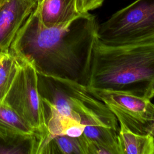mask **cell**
Masks as SVG:
<instances>
[{
    "label": "cell",
    "instance_id": "obj_17",
    "mask_svg": "<svg viewBox=\"0 0 154 154\" xmlns=\"http://www.w3.org/2000/svg\"><path fill=\"white\" fill-rule=\"evenodd\" d=\"M1 60H2V52H1V51H0V64H1Z\"/></svg>",
    "mask_w": 154,
    "mask_h": 154
},
{
    "label": "cell",
    "instance_id": "obj_11",
    "mask_svg": "<svg viewBox=\"0 0 154 154\" xmlns=\"http://www.w3.org/2000/svg\"><path fill=\"white\" fill-rule=\"evenodd\" d=\"M88 154L87 143L82 134L78 137L56 135L46 138L37 154Z\"/></svg>",
    "mask_w": 154,
    "mask_h": 154
},
{
    "label": "cell",
    "instance_id": "obj_9",
    "mask_svg": "<svg viewBox=\"0 0 154 154\" xmlns=\"http://www.w3.org/2000/svg\"><path fill=\"white\" fill-rule=\"evenodd\" d=\"M42 139L38 134H24L0 123V154H37Z\"/></svg>",
    "mask_w": 154,
    "mask_h": 154
},
{
    "label": "cell",
    "instance_id": "obj_3",
    "mask_svg": "<svg viewBox=\"0 0 154 154\" xmlns=\"http://www.w3.org/2000/svg\"><path fill=\"white\" fill-rule=\"evenodd\" d=\"M37 73L42 100L59 114L87 126H101L119 131L118 120L103 102L87 87L76 82Z\"/></svg>",
    "mask_w": 154,
    "mask_h": 154
},
{
    "label": "cell",
    "instance_id": "obj_2",
    "mask_svg": "<svg viewBox=\"0 0 154 154\" xmlns=\"http://www.w3.org/2000/svg\"><path fill=\"white\" fill-rule=\"evenodd\" d=\"M153 79L154 43L110 45L97 37L87 87L147 97Z\"/></svg>",
    "mask_w": 154,
    "mask_h": 154
},
{
    "label": "cell",
    "instance_id": "obj_5",
    "mask_svg": "<svg viewBox=\"0 0 154 154\" xmlns=\"http://www.w3.org/2000/svg\"><path fill=\"white\" fill-rule=\"evenodd\" d=\"M19 66L2 102L12 108L42 138L49 137L44 105L39 93L37 73L29 62L18 58Z\"/></svg>",
    "mask_w": 154,
    "mask_h": 154
},
{
    "label": "cell",
    "instance_id": "obj_19",
    "mask_svg": "<svg viewBox=\"0 0 154 154\" xmlns=\"http://www.w3.org/2000/svg\"><path fill=\"white\" fill-rule=\"evenodd\" d=\"M1 1H2V0H0V4H1Z\"/></svg>",
    "mask_w": 154,
    "mask_h": 154
},
{
    "label": "cell",
    "instance_id": "obj_18",
    "mask_svg": "<svg viewBox=\"0 0 154 154\" xmlns=\"http://www.w3.org/2000/svg\"><path fill=\"white\" fill-rule=\"evenodd\" d=\"M42 1V0H38V4H40Z\"/></svg>",
    "mask_w": 154,
    "mask_h": 154
},
{
    "label": "cell",
    "instance_id": "obj_8",
    "mask_svg": "<svg viewBox=\"0 0 154 154\" xmlns=\"http://www.w3.org/2000/svg\"><path fill=\"white\" fill-rule=\"evenodd\" d=\"M34 8L24 0H2L0 4V51L9 49L18 31Z\"/></svg>",
    "mask_w": 154,
    "mask_h": 154
},
{
    "label": "cell",
    "instance_id": "obj_15",
    "mask_svg": "<svg viewBox=\"0 0 154 154\" xmlns=\"http://www.w3.org/2000/svg\"><path fill=\"white\" fill-rule=\"evenodd\" d=\"M153 97H154V79L152 82V84L150 85V90L147 95V98L150 99H151Z\"/></svg>",
    "mask_w": 154,
    "mask_h": 154
},
{
    "label": "cell",
    "instance_id": "obj_16",
    "mask_svg": "<svg viewBox=\"0 0 154 154\" xmlns=\"http://www.w3.org/2000/svg\"><path fill=\"white\" fill-rule=\"evenodd\" d=\"M25 1H26V2L29 3V4L32 5L33 7H34L35 8L38 5V0H24Z\"/></svg>",
    "mask_w": 154,
    "mask_h": 154
},
{
    "label": "cell",
    "instance_id": "obj_12",
    "mask_svg": "<svg viewBox=\"0 0 154 154\" xmlns=\"http://www.w3.org/2000/svg\"><path fill=\"white\" fill-rule=\"evenodd\" d=\"M118 143L120 154H154V136L139 134L119 123Z\"/></svg>",
    "mask_w": 154,
    "mask_h": 154
},
{
    "label": "cell",
    "instance_id": "obj_4",
    "mask_svg": "<svg viewBox=\"0 0 154 154\" xmlns=\"http://www.w3.org/2000/svg\"><path fill=\"white\" fill-rule=\"evenodd\" d=\"M97 37L110 45L154 43V0H135L98 25Z\"/></svg>",
    "mask_w": 154,
    "mask_h": 154
},
{
    "label": "cell",
    "instance_id": "obj_7",
    "mask_svg": "<svg viewBox=\"0 0 154 154\" xmlns=\"http://www.w3.org/2000/svg\"><path fill=\"white\" fill-rule=\"evenodd\" d=\"M103 0H42L36 7L43 24L52 27L65 24L100 7Z\"/></svg>",
    "mask_w": 154,
    "mask_h": 154
},
{
    "label": "cell",
    "instance_id": "obj_14",
    "mask_svg": "<svg viewBox=\"0 0 154 154\" xmlns=\"http://www.w3.org/2000/svg\"><path fill=\"white\" fill-rule=\"evenodd\" d=\"M0 123L24 134H38L12 108L2 102H0Z\"/></svg>",
    "mask_w": 154,
    "mask_h": 154
},
{
    "label": "cell",
    "instance_id": "obj_10",
    "mask_svg": "<svg viewBox=\"0 0 154 154\" xmlns=\"http://www.w3.org/2000/svg\"><path fill=\"white\" fill-rule=\"evenodd\" d=\"M118 132L105 126H85L82 134L87 143L88 154H120Z\"/></svg>",
    "mask_w": 154,
    "mask_h": 154
},
{
    "label": "cell",
    "instance_id": "obj_1",
    "mask_svg": "<svg viewBox=\"0 0 154 154\" xmlns=\"http://www.w3.org/2000/svg\"><path fill=\"white\" fill-rule=\"evenodd\" d=\"M98 25L95 16L87 13L65 24L48 27L35 7L9 49L38 73L88 87Z\"/></svg>",
    "mask_w": 154,
    "mask_h": 154
},
{
    "label": "cell",
    "instance_id": "obj_13",
    "mask_svg": "<svg viewBox=\"0 0 154 154\" xmlns=\"http://www.w3.org/2000/svg\"><path fill=\"white\" fill-rule=\"evenodd\" d=\"M2 52L0 64V102H2L17 73L19 60L10 49Z\"/></svg>",
    "mask_w": 154,
    "mask_h": 154
},
{
    "label": "cell",
    "instance_id": "obj_6",
    "mask_svg": "<svg viewBox=\"0 0 154 154\" xmlns=\"http://www.w3.org/2000/svg\"><path fill=\"white\" fill-rule=\"evenodd\" d=\"M129 130L154 136V103L150 99L124 91L87 87Z\"/></svg>",
    "mask_w": 154,
    "mask_h": 154
}]
</instances>
